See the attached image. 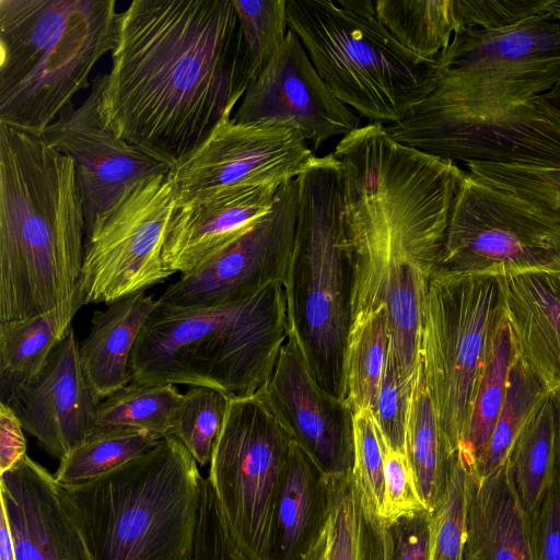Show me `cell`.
Segmentation results:
<instances>
[{
	"label": "cell",
	"mask_w": 560,
	"mask_h": 560,
	"mask_svg": "<svg viewBox=\"0 0 560 560\" xmlns=\"http://www.w3.org/2000/svg\"><path fill=\"white\" fill-rule=\"evenodd\" d=\"M84 237L73 160L0 124V322L77 303Z\"/></svg>",
	"instance_id": "3957f363"
},
{
	"label": "cell",
	"mask_w": 560,
	"mask_h": 560,
	"mask_svg": "<svg viewBox=\"0 0 560 560\" xmlns=\"http://www.w3.org/2000/svg\"><path fill=\"white\" fill-rule=\"evenodd\" d=\"M0 502L16 560H92L63 486L28 455L0 474Z\"/></svg>",
	"instance_id": "44dd1931"
},
{
	"label": "cell",
	"mask_w": 560,
	"mask_h": 560,
	"mask_svg": "<svg viewBox=\"0 0 560 560\" xmlns=\"http://www.w3.org/2000/svg\"><path fill=\"white\" fill-rule=\"evenodd\" d=\"M0 560H16L10 527L2 511L0 512Z\"/></svg>",
	"instance_id": "f907efd6"
},
{
	"label": "cell",
	"mask_w": 560,
	"mask_h": 560,
	"mask_svg": "<svg viewBox=\"0 0 560 560\" xmlns=\"http://www.w3.org/2000/svg\"><path fill=\"white\" fill-rule=\"evenodd\" d=\"M478 180L506 192L541 214L560 222V167L467 163Z\"/></svg>",
	"instance_id": "74e56055"
},
{
	"label": "cell",
	"mask_w": 560,
	"mask_h": 560,
	"mask_svg": "<svg viewBox=\"0 0 560 560\" xmlns=\"http://www.w3.org/2000/svg\"><path fill=\"white\" fill-rule=\"evenodd\" d=\"M104 78L105 73L97 74L80 106H66L42 137L74 162L85 236L97 218L117 205L133 185L174 167L167 160L118 138L104 125L98 112Z\"/></svg>",
	"instance_id": "e0dca14e"
},
{
	"label": "cell",
	"mask_w": 560,
	"mask_h": 560,
	"mask_svg": "<svg viewBox=\"0 0 560 560\" xmlns=\"http://www.w3.org/2000/svg\"><path fill=\"white\" fill-rule=\"evenodd\" d=\"M224 115L207 139L172 170L176 207L223 189L278 186L316 156L295 129L237 122Z\"/></svg>",
	"instance_id": "9a60e30c"
},
{
	"label": "cell",
	"mask_w": 560,
	"mask_h": 560,
	"mask_svg": "<svg viewBox=\"0 0 560 560\" xmlns=\"http://www.w3.org/2000/svg\"><path fill=\"white\" fill-rule=\"evenodd\" d=\"M469 472L456 455L444 495L432 512L431 560H464Z\"/></svg>",
	"instance_id": "f35d334b"
},
{
	"label": "cell",
	"mask_w": 560,
	"mask_h": 560,
	"mask_svg": "<svg viewBox=\"0 0 560 560\" xmlns=\"http://www.w3.org/2000/svg\"><path fill=\"white\" fill-rule=\"evenodd\" d=\"M409 392L390 345L381 378L374 415L387 446L405 453V427Z\"/></svg>",
	"instance_id": "b9f144b4"
},
{
	"label": "cell",
	"mask_w": 560,
	"mask_h": 560,
	"mask_svg": "<svg viewBox=\"0 0 560 560\" xmlns=\"http://www.w3.org/2000/svg\"><path fill=\"white\" fill-rule=\"evenodd\" d=\"M292 442L261 393L230 399L207 479L234 560H275L277 506Z\"/></svg>",
	"instance_id": "30bf717a"
},
{
	"label": "cell",
	"mask_w": 560,
	"mask_h": 560,
	"mask_svg": "<svg viewBox=\"0 0 560 560\" xmlns=\"http://www.w3.org/2000/svg\"><path fill=\"white\" fill-rule=\"evenodd\" d=\"M298 179L294 245L283 282L290 329L314 381L345 399L353 268L341 165L332 152L315 156Z\"/></svg>",
	"instance_id": "52a82bcc"
},
{
	"label": "cell",
	"mask_w": 560,
	"mask_h": 560,
	"mask_svg": "<svg viewBox=\"0 0 560 560\" xmlns=\"http://www.w3.org/2000/svg\"><path fill=\"white\" fill-rule=\"evenodd\" d=\"M547 11L560 20V0H552Z\"/></svg>",
	"instance_id": "816d5d0a"
},
{
	"label": "cell",
	"mask_w": 560,
	"mask_h": 560,
	"mask_svg": "<svg viewBox=\"0 0 560 560\" xmlns=\"http://www.w3.org/2000/svg\"><path fill=\"white\" fill-rule=\"evenodd\" d=\"M250 81L233 0H133L119 13L98 112L118 138L175 166Z\"/></svg>",
	"instance_id": "6da1fadb"
},
{
	"label": "cell",
	"mask_w": 560,
	"mask_h": 560,
	"mask_svg": "<svg viewBox=\"0 0 560 560\" xmlns=\"http://www.w3.org/2000/svg\"><path fill=\"white\" fill-rule=\"evenodd\" d=\"M115 0H0V124L42 138L116 48Z\"/></svg>",
	"instance_id": "5b68a950"
},
{
	"label": "cell",
	"mask_w": 560,
	"mask_h": 560,
	"mask_svg": "<svg viewBox=\"0 0 560 560\" xmlns=\"http://www.w3.org/2000/svg\"><path fill=\"white\" fill-rule=\"evenodd\" d=\"M558 465H559V472H558V476H559V479H560V430H559V447H558Z\"/></svg>",
	"instance_id": "f5cc1de1"
},
{
	"label": "cell",
	"mask_w": 560,
	"mask_h": 560,
	"mask_svg": "<svg viewBox=\"0 0 560 560\" xmlns=\"http://www.w3.org/2000/svg\"><path fill=\"white\" fill-rule=\"evenodd\" d=\"M548 394L550 393L514 355L501 412L486 453L472 477L488 478L506 464L522 429L534 409Z\"/></svg>",
	"instance_id": "d590c367"
},
{
	"label": "cell",
	"mask_w": 560,
	"mask_h": 560,
	"mask_svg": "<svg viewBox=\"0 0 560 560\" xmlns=\"http://www.w3.org/2000/svg\"><path fill=\"white\" fill-rule=\"evenodd\" d=\"M102 400L84 374L72 326L36 377L1 387V402L59 460L89 438Z\"/></svg>",
	"instance_id": "d6986e66"
},
{
	"label": "cell",
	"mask_w": 560,
	"mask_h": 560,
	"mask_svg": "<svg viewBox=\"0 0 560 560\" xmlns=\"http://www.w3.org/2000/svg\"><path fill=\"white\" fill-rule=\"evenodd\" d=\"M328 514V477L292 442L277 506L275 560H308Z\"/></svg>",
	"instance_id": "484cf974"
},
{
	"label": "cell",
	"mask_w": 560,
	"mask_h": 560,
	"mask_svg": "<svg viewBox=\"0 0 560 560\" xmlns=\"http://www.w3.org/2000/svg\"><path fill=\"white\" fill-rule=\"evenodd\" d=\"M159 299L141 291L95 311L89 335L79 345L84 374L105 399L130 384V361L135 345Z\"/></svg>",
	"instance_id": "d4e9b609"
},
{
	"label": "cell",
	"mask_w": 560,
	"mask_h": 560,
	"mask_svg": "<svg viewBox=\"0 0 560 560\" xmlns=\"http://www.w3.org/2000/svg\"><path fill=\"white\" fill-rule=\"evenodd\" d=\"M533 526L535 560H560V479L557 476L542 498Z\"/></svg>",
	"instance_id": "7dc6e473"
},
{
	"label": "cell",
	"mask_w": 560,
	"mask_h": 560,
	"mask_svg": "<svg viewBox=\"0 0 560 560\" xmlns=\"http://www.w3.org/2000/svg\"><path fill=\"white\" fill-rule=\"evenodd\" d=\"M278 186L235 187L176 207L163 248L173 273H187L269 212Z\"/></svg>",
	"instance_id": "7402d4cb"
},
{
	"label": "cell",
	"mask_w": 560,
	"mask_h": 560,
	"mask_svg": "<svg viewBox=\"0 0 560 560\" xmlns=\"http://www.w3.org/2000/svg\"><path fill=\"white\" fill-rule=\"evenodd\" d=\"M332 153L342 170L352 316L386 307L390 345L410 388L425 291L465 171L396 141L380 122L342 137Z\"/></svg>",
	"instance_id": "7a4b0ae2"
},
{
	"label": "cell",
	"mask_w": 560,
	"mask_h": 560,
	"mask_svg": "<svg viewBox=\"0 0 560 560\" xmlns=\"http://www.w3.org/2000/svg\"><path fill=\"white\" fill-rule=\"evenodd\" d=\"M386 129L405 145L455 163L560 167V132L535 101L490 115L412 109Z\"/></svg>",
	"instance_id": "5bb4252c"
},
{
	"label": "cell",
	"mask_w": 560,
	"mask_h": 560,
	"mask_svg": "<svg viewBox=\"0 0 560 560\" xmlns=\"http://www.w3.org/2000/svg\"><path fill=\"white\" fill-rule=\"evenodd\" d=\"M436 272L560 275V222L465 171Z\"/></svg>",
	"instance_id": "7c38bea8"
},
{
	"label": "cell",
	"mask_w": 560,
	"mask_h": 560,
	"mask_svg": "<svg viewBox=\"0 0 560 560\" xmlns=\"http://www.w3.org/2000/svg\"><path fill=\"white\" fill-rule=\"evenodd\" d=\"M514 355L510 329L502 311L489 342L466 433L456 454L471 476L486 453L501 412Z\"/></svg>",
	"instance_id": "f546056e"
},
{
	"label": "cell",
	"mask_w": 560,
	"mask_h": 560,
	"mask_svg": "<svg viewBox=\"0 0 560 560\" xmlns=\"http://www.w3.org/2000/svg\"><path fill=\"white\" fill-rule=\"evenodd\" d=\"M432 512L422 510L383 524V560H431Z\"/></svg>",
	"instance_id": "ee69618b"
},
{
	"label": "cell",
	"mask_w": 560,
	"mask_h": 560,
	"mask_svg": "<svg viewBox=\"0 0 560 560\" xmlns=\"http://www.w3.org/2000/svg\"><path fill=\"white\" fill-rule=\"evenodd\" d=\"M182 395L174 384H133L103 399L89 436L124 430L171 435Z\"/></svg>",
	"instance_id": "836d02e7"
},
{
	"label": "cell",
	"mask_w": 560,
	"mask_h": 560,
	"mask_svg": "<svg viewBox=\"0 0 560 560\" xmlns=\"http://www.w3.org/2000/svg\"><path fill=\"white\" fill-rule=\"evenodd\" d=\"M283 283L225 305L153 311L135 345L130 383L185 384L231 398L264 392L290 334Z\"/></svg>",
	"instance_id": "277c9868"
},
{
	"label": "cell",
	"mask_w": 560,
	"mask_h": 560,
	"mask_svg": "<svg viewBox=\"0 0 560 560\" xmlns=\"http://www.w3.org/2000/svg\"><path fill=\"white\" fill-rule=\"evenodd\" d=\"M23 431L12 409L0 402V474L12 468L27 455Z\"/></svg>",
	"instance_id": "c3c4849f"
},
{
	"label": "cell",
	"mask_w": 560,
	"mask_h": 560,
	"mask_svg": "<svg viewBox=\"0 0 560 560\" xmlns=\"http://www.w3.org/2000/svg\"><path fill=\"white\" fill-rule=\"evenodd\" d=\"M159 442L151 434L135 430L89 436L60 459L54 476L63 487L85 483L125 466Z\"/></svg>",
	"instance_id": "e575fe53"
},
{
	"label": "cell",
	"mask_w": 560,
	"mask_h": 560,
	"mask_svg": "<svg viewBox=\"0 0 560 560\" xmlns=\"http://www.w3.org/2000/svg\"><path fill=\"white\" fill-rule=\"evenodd\" d=\"M546 118L560 132V80L556 85L535 100Z\"/></svg>",
	"instance_id": "681fc988"
},
{
	"label": "cell",
	"mask_w": 560,
	"mask_h": 560,
	"mask_svg": "<svg viewBox=\"0 0 560 560\" xmlns=\"http://www.w3.org/2000/svg\"><path fill=\"white\" fill-rule=\"evenodd\" d=\"M405 453L420 495L430 512L441 502L453 467L445 448L434 406L418 363L412 378L405 427Z\"/></svg>",
	"instance_id": "83f0119b"
},
{
	"label": "cell",
	"mask_w": 560,
	"mask_h": 560,
	"mask_svg": "<svg viewBox=\"0 0 560 560\" xmlns=\"http://www.w3.org/2000/svg\"><path fill=\"white\" fill-rule=\"evenodd\" d=\"M388 347L385 306L352 316L345 357V400L353 413L364 408L375 410Z\"/></svg>",
	"instance_id": "d6a6232c"
},
{
	"label": "cell",
	"mask_w": 560,
	"mask_h": 560,
	"mask_svg": "<svg viewBox=\"0 0 560 560\" xmlns=\"http://www.w3.org/2000/svg\"><path fill=\"white\" fill-rule=\"evenodd\" d=\"M375 9L399 43L427 59L462 31L459 0H376Z\"/></svg>",
	"instance_id": "1f68e13d"
},
{
	"label": "cell",
	"mask_w": 560,
	"mask_h": 560,
	"mask_svg": "<svg viewBox=\"0 0 560 560\" xmlns=\"http://www.w3.org/2000/svg\"><path fill=\"white\" fill-rule=\"evenodd\" d=\"M231 397L221 389L189 386L174 416L171 435L192 455L198 465L210 463Z\"/></svg>",
	"instance_id": "8d00e7d4"
},
{
	"label": "cell",
	"mask_w": 560,
	"mask_h": 560,
	"mask_svg": "<svg viewBox=\"0 0 560 560\" xmlns=\"http://www.w3.org/2000/svg\"><path fill=\"white\" fill-rule=\"evenodd\" d=\"M530 517L508 463L485 479L469 474L464 560H535Z\"/></svg>",
	"instance_id": "cb8c5ba5"
},
{
	"label": "cell",
	"mask_w": 560,
	"mask_h": 560,
	"mask_svg": "<svg viewBox=\"0 0 560 560\" xmlns=\"http://www.w3.org/2000/svg\"><path fill=\"white\" fill-rule=\"evenodd\" d=\"M261 395L326 476L352 471L353 411L314 381L291 330Z\"/></svg>",
	"instance_id": "ffe728a7"
},
{
	"label": "cell",
	"mask_w": 560,
	"mask_h": 560,
	"mask_svg": "<svg viewBox=\"0 0 560 560\" xmlns=\"http://www.w3.org/2000/svg\"><path fill=\"white\" fill-rule=\"evenodd\" d=\"M384 491L380 511L383 524L400 516L428 510L415 478L409 459L404 452L384 447ZM429 511V510H428Z\"/></svg>",
	"instance_id": "7bdbcfd3"
},
{
	"label": "cell",
	"mask_w": 560,
	"mask_h": 560,
	"mask_svg": "<svg viewBox=\"0 0 560 560\" xmlns=\"http://www.w3.org/2000/svg\"><path fill=\"white\" fill-rule=\"evenodd\" d=\"M413 109L490 115L535 101L560 80V20L549 11L499 30L456 33Z\"/></svg>",
	"instance_id": "9c48e42d"
},
{
	"label": "cell",
	"mask_w": 560,
	"mask_h": 560,
	"mask_svg": "<svg viewBox=\"0 0 560 560\" xmlns=\"http://www.w3.org/2000/svg\"><path fill=\"white\" fill-rule=\"evenodd\" d=\"M501 313L495 278L435 272L429 281L421 311L418 363L443 443L453 458L466 433Z\"/></svg>",
	"instance_id": "8fae6325"
},
{
	"label": "cell",
	"mask_w": 560,
	"mask_h": 560,
	"mask_svg": "<svg viewBox=\"0 0 560 560\" xmlns=\"http://www.w3.org/2000/svg\"><path fill=\"white\" fill-rule=\"evenodd\" d=\"M290 30L329 90L361 118L400 122L433 90L434 59L406 48L373 0H287Z\"/></svg>",
	"instance_id": "ba28073f"
},
{
	"label": "cell",
	"mask_w": 560,
	"mask_h": 560,
	"mask_svg": "<svg viewBox=\"0 0 560 560\" xmlns=\"http://www.w3.org/2000/svg\"><path fill=\"white\" fill-rule=\"evenodd\" d=\"M384 447L374 411L364 408L354 412L352 475L366 506L378 517L384 491Z\"/></svg>",
	"instance_id": "60d3db41"
},
{
	"label": "cell",
	"mask_w": 560,
	"mask_h": 560,
	"mask_svg": "<svg viewBox=\"0 0 560 560\" xmlns=\"http://www.w3.org/2000/svg\"><path fill=\"white\" fill-rule=\"evenodd\" d=\"M327 529L308 560H326ZM190 560H233L226 544L214 497L205 491Z\"/></svg>",
	"instance_id": "bcb514c9"
},
{
	"label": "cell",
	"mask_w": 560,
	"mask_h": 560,
	"mask_svg": "<svg viewBox=\"0 0 560 560\" xmlns=\"http://www.w3.org/2000/svg\"><path fill=\"white\" fill-rule=\"evenodd\" d=\"M299 179L281 185L269 212L238 238L183 273L159 298L162 305L208 307L245 300L283 283L299 209Z\"/></svg>",
	"instance_id": "2e32d148"
},
{
	"label": "cell",
	"mask_w": 560,
	"mask_h": 560,
	"mask_svg": "<svg viewBox=\"0 0 560 560\" xmlns=\"http://www.w3.org/2000/svg\"><path fill=\"white\" fill-rule=\"evenodd\" d=\"M327 477L326 560H383V524L366 506L352 471Z\"/></svg>",
	"instance_id": "4dcf8cb0"
},
{
	"label": "cell",
	"mask_w": 560,
	"mask_h": 560,
	"mask_svg": "<svg viewBox=\"0 0 560 560\" xmlns=\"http://www.w3.org/2000/svg\"><path fill=\"white\" fill-rule=\"evenodd\" d=\"M516 358L560 398V275L495 278Z\"/></svg>",
	"instance_id": "603a6c76"
},
{
	"label": "cell",
	"mask_w": 560,
	"mask_h": 560,
	"mask_svg": "<svg viewBox=\"0 0 560 560\" xmlns=\"http://www.w3.org/2000/svg\"><path fill=\"white\" fill-rule=\"evenodd\" d=\"M246 43L250 79L269 63L290 30L287 0H233Z\"/></svg>",
	"instance_id": "ab89813d"
},
{
	"label": "cell",
	"mask_w": 560,
	"mask_h": 560,
	"mask_svg": "<svg viewBox=\"0 0 560 560\" xmlns=\"http://www.w3.org/2000/svg\"><path fill=\"white\" fill-rule=\"evenodd\" d=\"M560 398L548 394L534 409L508 459L516 492L533 515L557 476Z\"/></svg>",
	"instance_id": "4316f807"
},
{
	"label": "cell",
	"mask_w": 560,
	"mask_h": 560,
	"mask_svg": "<svg viewBox=\"0 0 560 560\" xmlns=\"http://www.w3.org/2000/svg\"><path fill=\"white\" fill-rule=\"evenodd\" d=\"M171 172L137 183L97 218L84 242L75 296L80 307L108 305L173 275L163 261L166 234L176 211Z\"/></svg>",
	"instance_id": "4fadbf2b"
},
{
	"label": "cell",
	"mask_w": 560,
	"mask_h": 560,
	"mask_svg": "<svg viewBox=\"0 0 560 560\" xmlns=\"http://www.w3.org/2000/svg\"><path fill=\"white\" fill-rule=\"evenodd\" d=\"M79 310L75 302H70L31 317L0 322L1 387L36 377Z\"/></svg>",
	"instance_id": "f1b7e54d"
},
{
	"label": "cell",
	"mask_w": 560,
	"mask_h": 560,
	"mask_svg": "<svg viewBox=\"0 0 560 560\" xmlns=\"http://www.w3.org/2000/svg\"><path fill=\"white\" fill-rule=\"evenodd\" d=\"M202 482L192 455L167 435L110 474L63 488L92 560H190Z\"/></svg>",
	"instance_id": "8992f818"
},
{
	"label": "cell",
	"mask_w": 560,
	"mask_h": 560,
	"mask_svg": "<svg viewBox=\"0 0 560 560\" xmlns=\"http://www.w3.org/2000/svg\"><path fill=\"white\" fill-rule=\"evenodd\" d=\"M232 118L295 129L313 152L361 127V117L329 90L291 30L269 63L250 81Z\"/></svg>",
	"instance_id": "ac0fdd59"
},
{
	"label": "cell",
	"mask_w": 560,
	"mask_h": 560,
	"mask_svg": "<svg viewBox=\"0 0 560 560\" xmlns=\"http://www.w3.org/2000/svg\"><path fill=\"white\" fill-rule=\"evenodd\" d=\"M552 0H459L462 32L499 30L547 11Z\"/></svg>",
	"instance_id": "f6af8a7d"
}]
</instances>
